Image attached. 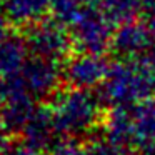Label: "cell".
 Returning <instances> with one entry per match:
<instances>
[{
	"label": "cell",
	"mask_w": 155,
	"mask_h": 155,
	"mask_svg": "<svg viewBox=\"0 0 155 155\" xmlns=\"http://www.w3.org/2000/svg\"><path fill=\"white\" fill-rule=\"evenodd\" d=\"M52 112L60 135H90L104 120V104L97 92L68 87L52 97Z\"/></svg>",
	"instance_id": "1"
},
{
	"label": "cell",
	"mask_w": 155,
	"mask_h": 155,
	"mask_svg": "<svg viewBox=\"0 0 155 155\" xmlns=\"http://www.w3.org/2000/svg\"><path fill=\"white\" fill-rule=\"evenodd\" d=\"M155 94V82L150 78L138 58L110 64L104 82L97 87V95L105 107L134 105Z\"/></svg>",
	"instance_id": "2"
},
{
	"label": "cell",
	"mask_w": 155,
	"mask_h": 155,
	"mask_svg": "<svg viewBox=\"0 0 155 155\" xmlns=\"http://www.w3.org/2000/svg\"><path fill=\"white\" fill-rule=\"evenodd\" d=\"M115 25L105 17L97 4L85 5L78 18L70 27L74 47L78 52L105 54L112 48Z\"/></svg>",
	"instance_id": "3"
},
{
	"label": "cell",
	"mask_w": 155,
	"mask_h": 155,
	"mask_svg": "<svg viewBox=\"0 0 155 155\" xmlns=\"http://www.w3.org/2000/svg\"><path fill=\"white\" fill-rule=\"evenodd\" d=\"M24 38L30 54L55 60L65 58L74 47V40L70 32H67V27L52 17H44L35 24L25 27Z\"/></svg>",
	"instance_id": "4"
},
{
	"label": "cell",
	"mask_w": 155,
	"mask_h": 155,
	"mask_svg": "<svg viewBox=\"0 0 155 155\" xmlns=\"http://www.w3.org/2000/svg\"><path fill=\"white\" fill-rule=\"evenodd\" d=\"M20 75L25 82L28 94L35 100L52 98L65 82L64 65L60 64V60L34 54L27 58L24 68L20 70Z\"/></svg>",
	"instance_id": "5"
},
{
	"label": "cell",
	"mask_w": 155,
	"mask_h": 155,
	"mask_svg": "<svg viewBox=\"0 0 155 155\" xmlns=\"http://www.w3.org/2000/svg\"><path fill=\"white\" fill-rule=\"evenodd\" d=\"M110 62L105 60L104 54L78 52L64 64V78L68 87L92 90L104 82Z\"/></svg>",
	"instance_id": "6"
},
{
	"label": "cell",
	"mask_w": 155,
	"mask_h": 155,
	"mask_svg": "<svg viewBox=\"0 0 155 155\" xmlns=\"http://www.w3.org/2000/svg\"><path fill=\"white\" fill-rule=\"evenodd\" d=\"M155 48V34L145 20L122 24L114 32L112 50L122 60H135Z\"/></svg>",
	"instance_id": "7"
},
{
	"label": "cell",
	"mask_w": 155,
	"mask_h": 155,
	"mask_svg": "<svg viewBox=\"0 0 155 155\" xmlns=\"http://www.w3.org/2000/svg\"><path fill=\"white\" fill-rule=\"evenodd\" d=\"M60 135L55 124V117L50 105H37L22 130V140L38 150L45 152Z\"/></svg>",
	"instance_id": "8"
},
{
	"label": "cell",
	"mask_w": 155,
	"mask_h": 155,
	"mask_svg": "<svg viewBox=\"0 0 155 155\" xmlns=\"http://www.w3.org/2000/svg\"><path fill=\"white\" fill-rule=\"evenodd\" d=\"M52 0H2V15L14 27H28L50 14Z\"/></svg>",
	"instance_id": "9"
},
{
	"label": "cell",
	"mask_w": 155,
	"mask_h": 155,
	"mask_svg": "<svg viewBox=\"0 0 155 155\" xmlns=\"http://www.w3.org/2000/svg\"><path fill=\"white\" fill-rule=\"evenodd\" d=\"M102 134L124 147H134L130 105L108 107V112L104 115L102 120Z\"/></svg>",
	"instance_id": "10"
},
{
	"label": "cell",
	"mask_w": 155,
	"mask_h": 155,
	"mask_svg": "<svg viewBox=\"0 0 155 155\" xmlns=\"http://www.w3.org/2000/svg\"><path fill=\"white\" fill-rule=\"evenodd\" d=\"M28 54L30 50L24 35L5 34L0 38V77L20 74Z\"/></svg>",
	"instance_id": "11"
},
{
	"label": "cell",
	"mask_w": 155,
	"mask_h": 155,
	"mask_svg": "<svg viewBox=\"0 0 155 155\" xmlns=\"http://www.w3.org/2000/svg\"><path fill=\"white\" fill-rule=\"evenodd\" d=\"M134 148L155 143V98H145L130 105Z\"/></svg>",
	"instance_id": "12"
},
{
	"label": "cell",
	"mask_w": 155,
	"mask_h": 155,
	"mask_svg": "<svg viewBox=\"0 0 155 155\" xmlns=\"http://www.w3.org/2000/svg\"><path fill=\"white\" fill-rule=\"evenodd\" d=\"M35 98L32 95L14 98L0 104V124L10 134H22L28 118L35 110Z\"/></svg>",
	"instance_id": "13"
},
{
	"label": "cell",
	"mask_w": 155,
	"mask_h": 155,
	"mask_svg": "<svg viewBox=\"0 0 155 155\" xmlns=\"http://www.w3.org/2000/svg\"><path fill=\"white\" fill-rule=\"evenodd\" d=\"M97 5L115 27L137 20L142 14L140 0H97Z\"/></svg>",
	"instance_id": "14"
},
{
	"label": "cell",
	"mask_w": 155,
	"mask_h": 155,
	"mask_svg": "<svg viewBox=\"0 0 155 155\" xmlns=\"http://www.w3.org/2000/svg\"><path fill=\"white\" fill-rule=\"evenodd\" d=\"M84 155H134V152L102 134L95 137L88 135V140L84 143Z\"/></svg>",
	"instance_id": "15"
},
{
	"label": "cell",
	"mask_w": 155,
	"mask_h": 155,
	"mask_svg": "<svg viewBox=\"0 0 155 155\" xmlns=\"http://www.w3.org/2000/svg\"><path fill=\"white\" fill-rule=\"evenodd\" d=\"M84 7L85 5H82L77 0H52L50 17L70 28L78 18V15L82 14Z\"/></svg>",
	"instance_id": "16"
},
{
	"label": "cell",
	"mask_w": 155,
	"mask_h": 155,
	"mask_svg": "<svg viewBox=\"0 0 155 155\" xmlns=\"http://www.w3.org/2000/svg\"><path fill=\"white\" fill-rule=\"evenodd\" d=\"M47 155H84V145L72 135H60L47 148Z\"/></svg>",
	"instance_id": "17"
},
{
	"label": "cell",
	"mask_w": 155,
	"mask_h": 155,
	"mask_svg": "<svg viewBox=\"0 0 155 155\" xmlns=\"http://www.w3.org/2000/svg\"><path fill=\"white\" fill-rule=\"evenodd\" d=\"M4 155H44V152L32 147L28 143H25L22 140V142H17V143H12Z\"/></svg>",
	"instance_id": "18"
},
{
	"label": "cell",
	"mask_w": 155,
	"mask_h": 155,
	"mask_svg": "<svg viewBox=\"0 0 155 155\" xmlns=\"http://www.w3.org/2000/svg\"><path fill=\"white\" fill-rule=\"evenodd\" d=\"M142 15L148 25H155V0H140Z\"/></svg>",
	"instance_id": "19"
},
{
	"label": "cell",
	"mask_w": 155,
	"mask_h": 155,
	"mask_svg": "<svg viewBox=\"0 0 155 155\" xmlns=\"http://www.w3.org/2000/svg\"><path fill=\"white\" fill-rule=\"evenodd\" d=\"M12 145L10 142V132L0 124V155H4L7 152V148Z\"/></svg>",
	"instance_id": "20"
},
{
	"label": "cell",
	"mask_w": 155,
	"mask_h": 155,
	"mask_svg": "<svg viewBox=\"0 0 155 155\" xmlns=\"http://www.w3.org/2000/svg\"><path fill=\"white\" fill-rule=\"evenodd\" d=\"M77 2H80L82 5H90V4H94V2H97V0H77Z\"/></svg>",
	"instance_id": "21"
},
{
	"label": "cell",
	"mask_w": 155,
	"mask_h": 155,
	"mask_svg": "<svg viewBox=\"0 0 155 155\" xmlns=\"http://www.w3.org/2000/svg\"><path fill=\"white\" fill-rule=\"evenodd\" d=\"M153 95H155V94H153Z\"/></svg>",
	"instance_id": "22"
}]
</instances>
